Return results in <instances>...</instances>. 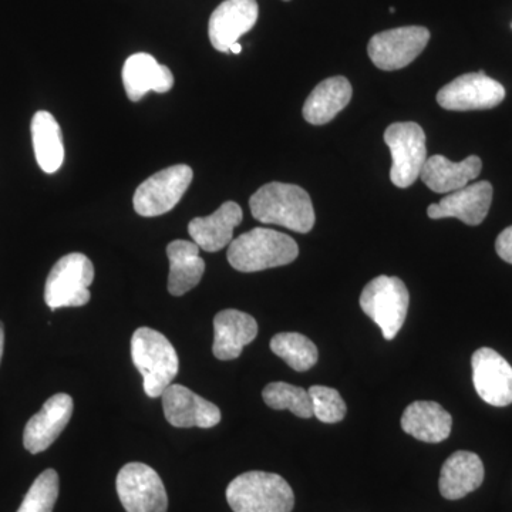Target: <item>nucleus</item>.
<instances>
[{"label": "nucleus", "mask_w": 512, "mask_h": 512, "mask_svg": "<svg viewBox=\"0 0 512 512\" xmlns=\"http://www.w3.org/2000/svg\"><path fill=\"white\" fill-rule=\"evenodd\" d=\"M256 221L308 234L315 225V210L308 192L299 185L271 183L259 188L249 200Z\"/></svg>", "instance_id": "f257e3e1"}, {"label": "nucleus", "mask_w": 512, "mask_h": 512, "mask_svg": "<svg viewBox=\"0 0 512 512\" xmlns=\"http://www.w3.org/2000/svg\"><path fill=\"white\" fill-rule=\"evenodd\" d=\"M299 255L295 239L268 228H254L229 244L228 262L239 272H259L292 264Z\"/></svg>", "instance_id": "f03ea898"}, {"label": "nucleus", "mask_w": 512, "mask_h": 512, "mask_svg": "<svg viewBox=\"0 0 512 512\" xmlns=\"http://www.w3.org/2000/svg\"><path fill=\"white\" fill-rule=\"evenodd\" d=\"M131 357L143 376L144 392L151 399L161 397L180 369V360L170 340L163 333L150 328H140L134 332Z\"/></svg>", "instance_id": "7ed1b4c3"}, {"label": "nucleus", "mask_w": 512, "mask_h": 512, "mask_svg": "<svg viewBox=\"0 0 512 512\" xmlns=\"http://www.w3.org/2000/svg\"><path fill=\"white\" fill-rule=\"evenodd\" d=\"M227 500L234 512H292L295 505L288 481L265 471H249L234 478L227 488Z\"/></svg>", "instance_id": "20e7f679"}, {"label": "nucleus", "mask_w": 512, "mask_h": 512, "mask_svg": "<svg viewBox=\"0 0 512 512\" xmlns=\"http://www.w3.org/2000/svg\"><path fill=\"white\" fill-rule=\"evenodd\" d=\"M410 295L396 276H377L360 295V308L382 330L383 338L393 340L406 322Z\"/></svg>", "instance_id": "39448f33"}, {"label": "nucleus", "mask_w": 512, "mask_h": 512, "mask_svg": "<svg viewBox=\"0 0 512 512\" xmlns=\"http://www.w3.org/2000/svg\"><path fill=\"white\" fill-rule=\"evenodd\" d=\"M94 266L86 255L74 252L60 258L47 276L45 301L52 311L90 302Z\"/></svg>", "instance_id": "423d86ee"}, {"label": "nucleus", "mask_w": 512, "mask_h": 512, "mask_svg": "<svg viewBox=\"0 0 512 512\" xmlns=\"http://www.w3.org/2000/svg\"><path fill=\"white\" fill-rule=\"evenodd\" d=\"M384 141L392 154L390 180L407 188L419 180L427 161L426 134L417 123H394L384 131Z\"/></svg>", "instance_id": "0eeeda50"}, {"label": "nucleus", "mask_w": 512, "mask_h": 512, "mask_svg": "<svg viewBox=\"0 0 512 512\" xmlns=\"http://www.w3.org/2000/svg\"><path fill=\"white\" fill-rule=\"evenodd\" d=\"M194 178L191 167L173 165L151 175L134 194L133 205L141 217H158L173 210L184 197Z\"/></svg>", "instance_id": "6e6552de"}, {"label": "nucleus", "mask_w": 512, "mask_h": 512, "mask_svg": "<svg viewBox=\"0 0 512 512\" xmlns=\"http://www.w3.org/2000/svg\"><path fill=\"white\" fill-rule=\"evenodd\" d=\"M429 40V29L423 26L384 30L370 39L367 53L380 70L393 72L414 62L426 49Z\"/></svg>", "instance_id": "1a4fd4ad"}, {"label": "nucleus", "mask_w": 512, "mask_h": 512, "mask_svg": "<svg viewBox=\"0 0 512 512\" xmlns=\"http://www.w3.org/2000/svg\"><path fill=\"white\" fill-rule=\"evenodd\" d=\"M116 487L127 512H167L168 497L163 481L147 464H126L117 476Z\"/></svg>", "instance_id": "9d476101"}, {"label": "nucleus", "mask_w": 512, "mask_h": 512, "mask_svg": "<svg viewBox=\"0 0 512 512\" xmlns=\"http://www.w3.org/2000/svg\"><path fill=\"white\" fill-rule=\"evenodd\" d=\"M504 99L503 84L484 72L463 74L437 93V103L450 111L490 110Z\"/></svg>", "instance_id": "9b49d317"}, {"label": "nucleus", "mask_w": 512, "mask_h": 512, "mask_svg": "<svg viewBox=\"0 0 512 512\" xmlns=\"http://www.w3.org/2000/svg\"><path fill=\"white\" fill-rule=\"evenodd\" d=\"M473 383L485 403L494 407L512 403V367L500 353L481 348L471 357Z\"/></svg>", "instance_id": "f8f14e48"}, {"label": "nucleus", "mask_w": 512, "mask_h": 512, "mask_svg": "<svg viewBox=\"0 0 512 512\" xmlns=\"http://www.w3.org/2000/svg\"><path fill=\"white\" fill-rule=\"evenodd\" d=\"M161 399H163L165 419L171 426L180 427V429H188V427L211 429L221 421L220 409L214 403L202 399L181 384H170L161 394Z\"/></svg>", "instance_id": "ddd939ff"}, {"label": "nucleus", "mask_w": 512, "mask_h": 512, "mask_svg": "<svg viewBox=\"0 0 512 512\" xmlns=\"http://www.w3.org/2000/svg\"><path fill=\"white\" fill-rule=\"evenodd\" d=\"M259 8L256 0H225L212 12L208 35L211 45L221 53H228L232 45L238 43L254 28L258 20Z\"/></svg>", "instance_id": "4468645a"}, {"label": "nucleus", "mask_w": 512, "mask_h": 512, "mask_svg": "<svg viewBox=\"0 0 512 512\" xmlns=\"http://www.w3.org/2000/svg\"><path fill=\"white\" fill-rule=\"evenodd\" d=\"M493 185L488 181L468 184L461 190L447 194L439 204H431L427 214L431 220L457 218L464 224L476 227L485 220L493 202Z\"/></svg>", "instance_id": "2eb2a0df"}, {"label": "nucleus", "mask_w": 512, "mask_h": 512, "mask_svg": "<svg viewBox=\"0 0 512 512\" xmlns=\"http://www.w3.org/2000/svg\"><path fill=\"white\" fill-rule=\"evenodd\" d=\"M73 409V399L69 394L59 393L50 397L42 410L26 424L23 433L26 450L39 454L52 446L72 419Z\"/></svg>", "instance_id": "dca6fc26"}, {"label": "nucleus", "mask_w": 512, "mask_h": 512, "mask_svg": "<svg viewBox=\"0 0 512 512\" xmlns=\"http://www.w3.org/2000/svg\"><path fill=\"white\" fill-rule=\"evenodd\" d=\"M241 207L234 201L224 202L214 214L194 218L188 225L192 242L207 252H218L234 239V229L242 222Z\"/></svg>", "instance_id": "f3484780"}, {"label": "nucleus", "mask_w": 512, "mask_h": 512, "mask_svg": "<svg viewBox=\"0 0 512 512\" xmlns=\"http://www.w3.org/2000/svg\"><path fill=\"white\" fill-rule=\"evenodd\" d=\"M258 323L248 313L227 309L214 318V345L212 353L220 360H234L242 349L254 342Z\"/></svg>", "instance_id": "a211bd4d"}, {"label": "nucleus", "mask_w": 512, "mask_h": 512, "mask_svg": "<svg viewBox=\"0 0 512 512\" xmlns=\"http://www.w3.org/2000/svg\"><path fill=\"white\" fill-rule=\"evenodd\" d=\"M123 84L131 101L143 99L148 92L167 93L173 89L174 76L148 53L128 57L123 67Z\"/></svg>", "instance_id": "6ab92c4d"}, {"label": "nucleus", "mask_w": 512, "mask_h": 512, "mask_svg": "<svg viewBox=\"0 0 512 512\" xmlns=\"http://www.w3.org/2000/svg\"><path fill=\"white\" fill-rule=\"evenodd\" d=\"M483 170L481 158L477 156L467 157L460 163H453L444 156L427 158L421 181L437 194H451V192L467 187L470 181L476 180Z\"/></svg>", "instance_id": "aec40b11"}, {"label": "nucleus", "mask_w": 512, "mask_h": 512, "mask_svg": "<svg viewBox=\"0 0 512 512\" xmlns=\"http://www.w3.org/2000/svg\"><path fill=\"white\" fill-rule=\"evenodd\" d=\"M484 481V464L477 454L456 451L447 458L440 474V494L456 501L473 493Z\"/></svg>", "instance_id": "412c9836"}, {"label": "nucleus", "mask_w": 512, "mask_h": 512, "mask_svg": "<svg viewBox=\"0 0 512 512\" xmlns=\"http://www.w3.org/2000/svg\"><path fill=\"white\" fill-rule=\"evenodd\" d=\"M453 427V417L439 403L419 400L404 410V433L424 443H441L448 439Z\"/></svg>", "instance_id": "4be33fe9"}, {"label": "nucleus", "mask_w": 512, "mask_h": 512, "mask_svg": "<svg viewBox=\"0 0 512 512\" xmlns=\"http://www.w3.org/2000/svg\"><path fill=\"white\" fill-rule=\"evenodd\" d=\"M352 93V84L346 77L323 80L303 104V119L313 126L328 124L348 106Z\"/></svg>", "instance_id": "5701e85b"}, {"label": "nucleus", "mask_w": 512, "mask_h": 512, "mask_svg": "<svg viewBox=\"0 0 512 512\" xmlns=\"http://www.w3.org/2000/svg\"><path fill=\"white\" fill-rule=\"evenodd\" d=\"M200 247L195 242H171L167 247L170 259V275H168V292L173 296H183L200 284L205 272V262L200 256Z\"/></svg>", "instance_id": "b1692460"}, {"label": "nucleus", "mask_w": 512, "mask_h": 512, "mask_svg": "<svg viewBox=\"0 0 512 512\" xmlns=\"http://www.w3.org/2000/svg\"><path fill=\"white\" fill-rule=\"evenodd\" d=\"M32 140L39 167L46 174L56 173L64 161L63 134L49 111H37L33 117Z\"/></svg>", "instance_id": "393cba45"}, {"label": "nucleus", "mask_w": 512, "mask_h": 512, "mask_svg": "<svg viewBox=\"0 0 512 512\" xmlns=\"http://www.w3.org/2000/svg\"><path fill=\"white\" fill-rule=\"evenodd\" d=\"M271 349L276 356L285 360L286 365L296 372H306L319 359L318 348L311 339L296 332L278 333L271 340Z\"/></svg>", "instance_id": "a878e982"}, {"label": "nucleus", "mask_w": 512, "mask_h": 512, "mask_svg": "<svg viewBox=\"0 0 512 512\" xmlns=\"http://www.w3.org/2000/svg\"><path fill=\"white\" fill-rule=\"evenodd\" d=\"M262 397L271 409L289 410L301 419L313 417L311 396L302 387L284 382L269 383Z\"/></svg>", "instance_id": "bb28decb"}, {"label": "nucleus", "mask_w": 512, "mask_h": 512, "mask_svg": "<svg viewBox=\"0 0 512 512\" xmlns=\"http://www.w3.org/2000/svg\"><path fill=\"white\" fill-rule=\"evenodd\" d=\"M59 497V476L55 470L43 471L29 488L18 512H53Z\"/></svg>", "instance_id": "cd10ccee"}, {"label": "nucleus", "mask_w": 512, "mask_h": 512, "mask_svg": "<svg viewBox=\"0 0 512 512\" xmlns=\"http://www.w3.org/2000/svg\"><path fill=\"white\" fill-rule=\"evenodd\" d=\"M308 393L316 419L326 424L339 423L345 419L348 407L338 390L326 386H312Z\"/></svg>", "instance_id": "c85d7f7f"}, {"label": "nucleus", "mask_w": 512, "mask_h": 512, "mask_svg": "<svg viewBox=\"0 0 512 512\" xmlns=\"http://www.w3.org/2000/svg\"><path fill=\"white\" fill-rule=\"evenodd\" d=\"M495 251L503 261L512 265V225L498 235Z\"/></svg>", "instance_id": "c756f323"}, {"label": "nucleus", "mask_w": 512, "mask_h": 512, "mask_svg": "<svg viewBox=\"0 0 512 512\" xmlns=\"http://www.w3.org/2000/svg\"><path fill=\"white\" fill-rule=\"evenodd\" d=\"M3 348H5V329H3V323L0 322V360H2Z\"/></svg>", "instance_id": "7c9ffc66"}, {"label": "nucleus", "mask_w": 512, "mask_h": 512, "mask_svg": "<svg viewBox=\"0 0 512 512\" xmlns=\"http://www.w3.org/2000/svg\"><path fill=\"white\" fill-rule=\"evenodd\" d=\"M229 52L234 53V55H239V53L242 52V46L238 43H235V45L231 46V49H229Z\"/></svg>", "instance_id": "2f4dec72"}, {"label": "nucleus", "mask_w": 512, "mask_h": 512, "mask_svg": "<svg viewBox=\"0 0 512 512\" xmlns=\"http://www.w3.org/2000/svg\"><path fill=\"white\" fill-rule=\"evenodd\" d=\"M286 2H288V0H286Z\"/></svg>", "instance_id": "473e14b6"}]
</instances>
